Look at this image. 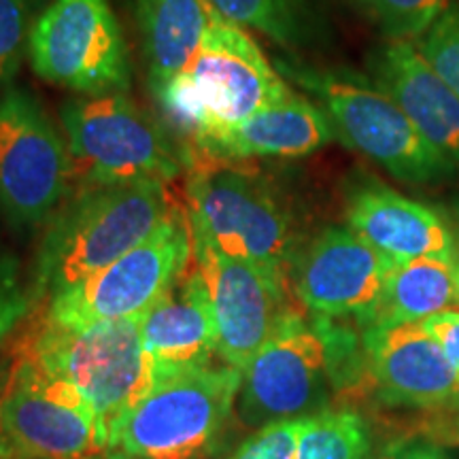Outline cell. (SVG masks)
<instances>
[{
	"label": "cell",
	"instance_id": "cell-33",
	"mask_svg": "<svg viewBox=\"0 0 459 459\" xmlns=\"http://www.w3.org/2000/svg\"><path fill=\"white\" fill-rule=\"evenodd\" d=\"M457 285H459V257H457Z\"/></svg>",
	"mask_w": 459,
	"mask_h": 459
},
{
	"label": "cell",
	"instance_id": "cell-9",
	"mask_svg": "<svg viewBox=\"0 0 459 459\" xmlns=\"http://www.w3.org/2000/svg\"><path fill=\"white\" fill-rule=\"evenodd\" d=\"M73 192L66 136L30 90L0 85V213L15 230L48 226Z\"/></svg>",
	"mask_w": 459,
	"mask_h": 459
},
{
	"label": "cell",
	"instance_id": "cell-8",
	"mask_svg": "<svg viewBox=\"0 0 459 459\" xmlns=\"http://www.w3.org/2000/svg\"><path fill=\"white\" fill-rule=\"evenodd\" d=\"M351 347L353 336L332 328L330 319L315 317L308 324L290 308L243 368L240 419L247 426L264 428L281 419L328 411L338 361Z\"/></svg>",
	"mask_w": 459,
	"mask_h": 459
},
{
	"label": "cell",
	"instance_id": "cell-15",
	"mask_svg": "<svg viewBox=\"0 0 459 459\" xmlns=\"http://www.w3.org/2000/svg\"><path fill=\"white\" fill-rule=\"evenodd\" d=\"M377 398L394 409L429 411L459 392V375L423 324L364 330Z\"/></svg>",
	"mask_w": 459,
	"mask_h": 459
},
{
	"label": "cell",
	"instance_id": "cell-20",
	"mask_svg": "<svg viewBox=\"0 0 459 459\" xmlns=\"http://www.w3.org/2000/svg\"><path fill=\"white\" fill-rule=\"evenodd\" d=\"M457 257L423 255L394 264L372 311L359 321L364 330L421 324L459 304Z\"/></svg>",
	"mask_w": 459,
	"mask_h": 459
},
{
	"label": "cell",
	"instance_id": "cell-6",
	"mask_svg": "<svg viewBox=\"0 0 459 459\" xmlns=\"http://www.w3.org/2000/svg\"><path fill=\"white\" fill-rule=\"evenodd\" d=\"M73 162V189L108 183H169L187 164L186 152L126 91L77 96L60 108Z\"/></svg>",
	"mask_w": 459,
	"mask_h": 459
},
{
	"label": "cell",
	"instance_id": "cell-19",
	"mask_svg": "<svg viewBox=\"0 0 459 459\" xmlns=\"http://www.w3.org/2000/svg\"><path fill=\"white\" fill-rule=\"evenodd\" d=\"M143 347L156 372L211 364L217 332L209 296L196 271L186 274L139 317Z\"/></svg>",
	"mask_w": 459,
	"mask_h": 459
},
{
	"label": "cell",
	"instance_id": "cell-27",
	"mask_svg": "<svg viewBox=\"0 0 459 459\" xmlns=\"http://www.w3.org/2000/svg\"><path fill=\"white\" fill-rule=\"evenodd\" d=\"M311 415L281 419L268 426L257 428L230 459H294L298 440L307 429Z\"/></svg>",
	"mask_w": 459,
	"mask_h": 459
},
{
	"label": "cell",
	"instance_id": "cell-31",
	"mask_svg": "<svg viewBox=\"0 0 459 459\" xmlns=\"http://www.w3.org/2000/svg\"><path fill=\"white\" fill-rule=\"evenodd\" d=\"M375 459H451L443 445L426 436H411L383 449Z\"/></svg>",
	"mask_w": 459,
	"mask_h": 459
},
{
	"label": "cell",
	"instance_id": "cell-26",
	"mask_svg": "<svg viewBox=\"0 0 459 459\" xmlns=\"http://www.w3.org/2000/svg\"><path fill=\"white\" fill-rule=\"evenodd\" d=\"M415 45L429 66L459 94V4H449Z\"/></svg>",
	"mask_w": 459,
	"mask_h": 459
},
{
	"label": "cell",
	"instance_id": "cell-18",
	"mask_svg": "<svg viewBox=\"0 0 459 459\" xmlns=\"http://www.w3.org/2000/svg\"><path fill=\"white\" fill-rule=\"evenodd\" d=\"M332 139L336 132L324 108L291 91L223 134L203 158L228 164L255 158H304Z\"/></svg>",
	"mask_w": 459,
	"mask_h": 459
},
{
	"label": "cell",
	"instance_id": "cell-10",
	"mask_svg": "<svg viewBox=\"0 0 459 459\" xmlns=\"http://www.w3.org/2000/svg\"><path fill=\"white\" fill-rule=\"evenodd\" d=\"M28 57L39 77L79 96L132 85L128 45L108 0H51L34 20Z\"/></svg>",
	"mask_w": 459,
	"mask_h": 459
},
{
	"label": "cell",
	"instance_id": "cell-4",
	"mask_svg": "<svg viewBox=\"0 0 459 459\" xmlns=\"http://www.w3.org/2000/svg\"><path fill=\"white\" fill-rule=\"evenodd\" d=\"M192 237L290 290L298 255L294 220L266 181L228 162L192 164L186 181Z\"/></svg>",
	"mask_w": 459,
	"mask_h": 459
},
{
	"label": "cell",
	"instance_id": "cell-28",
	"mask_svg": "<svg viewBox=\"0 0 459 459\" xmlns=\"http://www.w3.org/2000/svg\"><path fill=\"white\" fill-rule=\"evenodd\" d=\"M34 298L22 279L20 262L13 254L0 249V342L24 321Z\"/></svg>",
	"mask_w": 459,
	"mask_h": 459
},
{
	"label": "cell",
	"instance_id": "cell-12",
	"mask_svg": "<svg viewBox=\"0 0 459 459\" xmlns=\"http://www.w3.org/2000/svg\"><path fill=\"white\" fill-rule=\"evenodd\" d=\"M0 426L22 459H94L107 428L94 406L22 353L0 394Z\"/></svg>",
	"mask_w": 459,
	"mask_h": 459
},
{
	"label": "cell",
	"instance_id": "cell-17",
	"mask_svg": "<svg viewBox=\"0 0 459 459\" xmlns=\"http://www.w3.org/2000/svg\"><path fill=\"white\" fill-rule=\"evenodd\" d=\"M344 215L355 234L395 264L457 255L455 237L438 211L375 179L355 181L347 189Z\"/></svg>",
	"mask_w": 459,
	"mask_h": 459
},
{
	"label": "cell",
	"instance_id": "cell-25",
	"mask_svg": "<svg viewBox=\"0 0 459 459\" xmlns=\"http://www.w3.org/2000/svg\"><path fill=\"white\" fill-rule=\"evenodd\" d=\"M39 0H0V85L11 83L28 56Z\"/></svg>",
	"mask_w": 459,
	"mask_h": 459
},
{
	"label": "cell",
	"instance_id": "cell-32",
	"mask_svg": "<svg viewBox=\"0 0 459 459\" xmlns=\"http://www.w3.org/2000/svg\"><path fill=\"white\" fill-rule=\"evenodd\" d=\"M0 459H17V453L13 449V445L9 443L3 426H0Z\"/></svg>",
	"mask_w": 459,
	"mask_h": 459
},
{
	"label": "cell",
	"instance_id": "cell-5",
	"mask_svg": "<svg viewBox=\"0 0 459 459\" xmlns=\"http://www.w3.org/2000/svg\"><path fill=\"white\" fill-rule=\"evenodd\" d=\"M277 71L317 100L344 145L364 153L398 181L434 183L457 172L370 77L298 60H277Z\"/></svg>",
	"mask_w": 459,
	"mask_h": 459
},
{
	"label": "cell",
	"instance_id": "cell-2",
	"mask_svg": "<svg viewBox=\"0 0 459 459\" xmlns=\"http://www.w3.org/2000/svg\"><path fill=\"white\" fill-rule=\"evenodd\" d=\"M172 209L160 181L74 187L45 226L32 271L34 304L49 302L128 254Z\"/></svg>",
	"mask_w": 459,
	"mask_h": 459
},
{
	"label": "cell",
	"instance_id": "cell-13",
	"mask_svg": "<svg viewBox=\"0 0 459 459\" xmlns=\"http://www.w3.org/2000/svg\"><path fill=\"white\" fill-rule=\"evenodd\" d=\"M194 271L203 279L217 332V358L243 370L290 311L287 291L255 266L192 237Z\"/></svg>",
	"mask_w": 459,
	"mask_h": 459
},
{
	"label": "cell",
	"instance_id": "cell-21",
	"mask_svg": "<svg viewBox=\"0 0 459 459\" xmlns=\"http://www.w3.org/2000/svg\"><path fill=\"white\" fill-rule=\"evenodd\" d=\"M141 48L149 66V88L187 66L209 24L203 0H134Z\"/></svg>",
	"mask_w": 459,
	"mask_h": 459
},
{
	"label": "cell",
	"instance_id": "cell-16",
	"mask_svg": "<svg viewBox=\"0 0 459 459\" xmlns=\"http://www.w3.org/2000/svg\"><path fill=\"white\" fill-rule=\"evenodd\" d=\"M366 66L370 82L459 172V94L429 66L417 45L387 39L370 51Z\"/></svg>",
	"mask_w": 459,
	"mask_h": 459
},
{
	"label": "cell",
	"instance_id": "cell-11",
	"mask_svg": "<svg viewBox=\"0 0 459 459\" xmlns=\"http://www.w3.org/2000/svg\"><path fill=\"white\" fill-rule=\"evenodd\" d=\"M187 213L172 209L149 237L48 302L43 317L57 324H94L139 317L186 277L192 262Z\"/></svg>",
	"mask_w": 459,
	"mask_h": 459
},
{
	"label": "cell",
	"instance_id": "cell-29",
	"mask_svg": "<svg viewBox=\"0 0 459 459\" xmlns=\"http://www.w3.org/2000/svg\"><path fill=\"white\" fill-rule=\"evenodd\" d=\"M419 436L434 440L438 445L459 446V392L443 402L419 421Z\"/></svg>",
	"mask_w": 459,
	"mask_h": 459
},
{
	"label": "cell",
	"instance_id": "cell-22",
	"mask_svg": "<svg viewBox=\"0 0 459 459\" xmlns=\"http://www.w3.org/2000/svg\"><path fill=\"white\" fill-rule=\"evenodd\" d=\"M223 20L255 30L285 49L317 43L324 22L313 0H203Z\"/></svg>",
	"mask_w": 459,
	"mask_h": 459
},
{
	"label": "cell",
	"instance_id": "cell-1",
	"mask_svg": "<svg viewBox=\"0 0 459 459\" xmlns=\"http://www.w3.org/2000/svg\"><path fill=\"white\" fill-rule=\"evenodd\" d=\"M291 91L245 28L211 9L203 41L187 66L152 88L166 126L196 156Z\"/></svg>",
	"mask_w": 459,
	"mask_h": 459
},
{
	"label": "cell",
	"instance_id": "cell-3",
	"mask_svg": "<svg viewBox=\"0 0 459 459\" xmlns=\"http://www.w3.org/2000/svg\"><path fill=\"white\" fill-rule=\"evenodd\" d=\"M243 370L200 364L156 372V381L108 428V459H200L226 432Z\"/></svg>",
	"mask_w": 459,
	"mask_h": 459
},
{
	"label": "cell",
	"instance_id": "cell-23",
	"mask_svg": "<svg viewBox=\"0 0 459 459\" xmlns=\"http://www.w3.org/2000/svg\"><path fill=\"white\" fill-rule=\"evenodd\" d=\"M370 446V426L359 412L321 411L311 415L294 459H368Z\"/></svg>",
	"mask_w": 459,
	"mask_h": 459
},
{
	"label": "cell",
	"instance_id": "cell-30",
	"mask_svg": "<svg viewBox=\"0 0 459 459\" xmlns=\"http://www.w3.org/2000/svg\"><path fill=\"white\" fill-rule=\"evenodd\" d=\"M438 347L443 349L446 359L459 375V311H443L436 313L426 321H421Z\"/></svg>",
	"mask_w": 459,
	"mask_h": 459
},
{
	"label": "cell",
	"instance_id": "cell-34",
	"mask_svg": "<svg viewBox=\"0 0 459 459\" xmlns=\"http://www.w3.org/2000/svg\"><path fill=\"white\" fill-rule=\"evenodd\" d=\"M17 459H22V457H17Z\"/></svg>",
	"mask_w": 459,
	"mask_h": 459
},
{
	"label": "cell",
	"instance_id": "cell-14",
	"mask_svg": "<svg viewBox=\"0 0 459 459\" xmlns=\"http://www.w3.org/2000/svg\"><path fill=\"white\" fill-rule=\"evenodd\" d=\"M395 262L351 228L332 226L298 251L291 287L315 317H366L381 296Z\"/></svg>",
	"mask_w": 459,
	"mask_h": 459
},
{
	"label": "cell",
	"instance_id": "cell-24",
	"mask_svg": "<svg viewBox=\"0 0 459 459\" xmlns=\"http://www.w3.org/2000/svg\"><path fill=\"white\" fill-rule=\"evenodd\" d=\"M387 39H421L449 7L446 0H355Z\"/></svg>",
	"mask_w": 459,
	"mask_h": 459
},
{
	"label": "cell",
	"instance_id": "cell-7",
	"mask_svg": "<svg viewBox=\"0 0 459 459\" xmlns=\"http://www.w3.org/2000/svg\"><path fill=\"white\" fill-rule=\"evenodd\" d=\"M139 317L94 324H57L41 317L24 349L34 364L85 395L105 423L107 438L108 428L156 381Z\"/></svg>",
	"mask_w": 459,
	"mask_h": 459
}]
</instances>
